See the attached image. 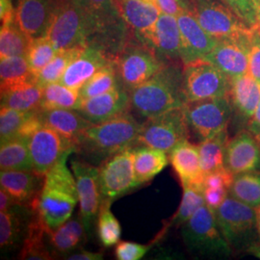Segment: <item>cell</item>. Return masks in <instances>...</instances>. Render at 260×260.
Instances as JSON below:
<instances>
[{
  "instance_id": "cell-45",
  "label": "cell",
  "mask_w": 260,
  "mask_h": 260,
  "mask_svg": "<svg viewBox=\"0 0 260 260\" xmlns=\"http://www.w3.org/2000/svg\"><path fill=\"white\" fill-rule=\"evenodd\" d=\"M248 75L260 81V23L251 28Z\"/></svg>"
},
{
  "instance_id": "cell-28",
  "label": "cell",
  "mask_w": 260,
  "mask_h": 260,
  "mask_svg": "<svg viewBox=\"0 0 260 260\" xmlns=\"http://www.w3.org/2000/svg\"><path fill=\"white\" fill-rule=\"evenodd\" d=\"M167 152L147 146L133 148V166L137 187L149 182L163 171L169 162Z\"/></svg>"
},
{
  "instance_id": "cell-17",
  "label": "cell",
  "mask_w": 260,
  "mask_h": 260,
  "mask_svg": "<svg viewBox=\"0 0 260 260\" xmlns=\"http://www.w3.org/2000/svg\"><path fill=\"white\" fill-rule=\"evenodd\" d=\"M130 109V93L119 86L108 93L81 100L76 110L90 122L101 123L126 114Z\"/></svg>"
},
{
  "instance_id": "cell-20",
  "label": "cell",
  "mask_w": 260,
  "mask_h": 260,
  "mask_svg": "<svg viewBox=\"0 0 260 260\" xmlns=\"http://www.w3.org/2000/svg\"><path fill=\"white\" fill-rule=\"evenodd\" d=\"M148 47L154 50L165 64L176 63L180 59V31L177 17L161 13L152 28Z\"/></svg>"
},
{
  "instance_id": "cell-53",
  "label": "cell",
  "mask_w": 260,
  "mask_h": 260,
  "mask_svg": "<svg viewBox=\"0 0 260 260\" xmlns=\"http://www.w3.org/2000/svg\"><path fill=\"white\" fill-rule=\"evenodd\" d=\"M248 130L251 132V134L256 133L260 130V102L254 111L253 116L251 117V120L247 124Z\"/></svg>"
},
{
  "instance_id": "cell-25",
  "label": "cell",
  "mask_w": 260,
  "mask_h": 260,
  "mask_svg": "<svg viewBox=\"0 0 260 260\" xmlns=\"http://www.w3.org/2000/svg\"><path fill=\"white\" fill-rule=\"evenodd\" d=\"M228 98L235 116L248 124L260 102V83L248 74L231 78Z\"/></svg>"
},
{
  "instance_id": "cell-36",
  "label": "cell",
  "mask_w": 260,
  "mask_h": 260,
  "mask_svg": "<svg viewBox=\"0 0 260 260\" xmlns=\"http://www.w3.org/2000/svg\"><path fill=\"white\" fill-rule=\"evenodd\" d=\"M231 197L251 207L260 205V173L249 172L234 175L230 188Z\"/></svg>"
},
{
  "instance_id": "cell-32",
  "label": "cell",
  "mask_w": 260,
  "mask_h": 260,
  "mask_svg": "<svg viewBox=\"0 0 260 260\" xmlns=\"http://www.w3.org/2000/svg\"><path fill=\"white\" fill-rule=\"evenodd\" d=\"M0 169L1 171L33 170L29 138L16 137L1 144Z\"/></svg>"
},
{
  "instance_id": "cell-51",
  "label": "cell",
  "mask_w": 260,
  "mask_h": 260,
  "mask_svg": "<svg viewBox=\"0 0 260 260\" xmlns=\"http://www.w3.org/2000/svg\"><path fill=\"white\" fill-rule=\"evenodd\" d=\"M65 259L68 260H103V254L101 252L80 251L75 253H70Z\"/></svg>"
},
{
  "instance_id": "cell-35",
  "label": "cell",
  "mask_w": 260,
  "mask_h": 260,
  "mask_svg": "<svg viewBox=\"0 0 260 260\" xmlns=\"http://www.w3.org/2000/svg\"><path fill=\"white\" fill-rule=\"evenodd\" d=\"M121 86L118 76L116 62L103 67L99 72L89 78L80 88L81 100L90 99L103 93H108Z\"/></svg>"
},
{
  "instance_id": "cell-8",
  "label": "cell",
  "mask_w": 260,
  "mask_h": 260,
  "mask_svg": "<svg viewBox=\"0 0 260 260\" xmlns=\"http://www.w3.org/2000/svg\"><path fill=\"white\" fill-rule=\"evenodd\" d=\"M184 106L147 119L142 123L137 146H147L170 152L178 143L188 139L190 129Z\"/></svg>"
},
{
  "instance_id": "cell-16",
  "label": "cell",
  "mask_w": 260,
  "mask_h": 260,
  "mask_svg": "<svg viewBox=\"0 0 260 260\" xmlns=\"http://www.w3.org/2000/svg\"><path fill=\"white\" fill-rule=\"evenodd\" d=\"M180 31V59L182 64L205 59L213 49L217 40L210 36L194 15L184 10L177 16Z\"/></svg>"
},
{
  "instance_id": "cell-50",
  "label": "cell",
  "mask_w": 260,
  "mask_h": 260,
  "mask_svg": "<svg viewBox=\"0 0 260 260\" xmlns=\"http://www.w3.org/2000/svg\"><path fill=\"white\" fill-rule=\"evenodd\" d=\"M16 9L13 7L12 0H0V19L1 25L15 20Z\"/></svg>"
},
{
  "instance_id": "cell-2",
  "label": "cell",
  "mask_w": 260,
  "mask_h": 260,
  "mask_svg": "<svg viewBox=\"0 0 260 260\" xmlns=\"http://www.w3.org/2000/svg\"><path fill=\"white\" fill-rule=\"evenodd\" d=\"M131 108L147 119L185 105L183 69L178 63L163 66L148 81L130 92Z\"/></svg>"
},
{
  "instance_id": "cell-33",
  "label": "cell",
  "mask_w": 260,
  "mask_h": 260,
  "mask_svg": "<svg viewBox=\"0 0 260 260\" xmlns=\"http://www.w3.org/2000/svg\"><path fill=\"white\" fill-rule=\"evenodd\" d=\"M229 142L228 129L223 130L212 138L201 142L199 147L202 171L205 177L224 166L225 149Z\"/></svg>"
},
{
  "instance_id": "cell-37",
  "label": "cell",
  "mask_w": 260,
  "mask_h": 260,
  "mask_svg": "<svg viewBox=\"0 0 260 260\" xmlns=\"http://www.w3.org/2000/svg\"><path fill=\"white\" fill-rule=\"evenodd\" d=\"M85 47H75L58 50L55 57L38 75L37 84L42 88L59 82L68 67L81 54Z\"/></svg>"
},
{
  "instance_id": "cell-6",
  "label": "cell",
  "mask_w": 260,
  "mask_h": 260,
  "mask_svg": "<svg viewBox=\"0 0 260 260\" xmlns=\"http://www.w3.org/2000/svg\"><path fill=\"white\" fill-rule=\"evenodd\" d=\"M189 11L205 31L216 40L249 36L251 28L223 0H190Z\"/></svg>"
},
{
  "instance_id": "cell-1",
  "label": "cell",
  "mask_w": 260,
  "mask_h": 260,
  "mask_svg": "<svg viewBox=\"0 0 260 260\" xmlns=\"http://www.w3.org/2000/svg\"><path fill=\"white\" fill-rule=\"evenodd\" d=\"M142 124L129 112L101 123H92L75 142V152L87 161L102 164L123 149L137 146Z\"/></svg>"
},
{
  "instance_id": "cell-13",
  "label": "cell",
  "mask_w": 260,
  "mask_h": 260,
  "mask_svg": "<svg viewBox=\"0 0 260 260\" xmlns=\"http://www.w3.org/2000/svg\"><path fill=\"white\" fill-rule=\"evenodd\" d=\"M71 168L75 175L80 218L87 234H91L102 205V195L99 184V167L83 160H73Z\"/></svg>"
},
{
  "instance_id": "cell-38",
  "label": "cell",
  "mask_w": 260,
  "mask_h": 260,
  "mask_svg": "<svg viewBox=\"0 0 260 260\" xmlns=\"http://www.w3.org/2000/svg\"><path fill=\"white\" fill-rule=\"evenodd\" d=\"M30 41L17 25L16 20L2 24L0 31V58L26 56Z\"/></svg>"
},
{
  "instance_id": "cell-49",
  "label": "cell",
  "mask_w": 260,
  "mask_h": 260,
  "mask_svg": "<svg viewBox=\"0 0 260 260\" xmlns=\"http://www.w3.org/2000/svg\"><path fill=\"white\" fill-rule=\"evenodd\" d=\"M154 3L161 11V13H165L175 17L186 10L179 2V0H154Z\"/></svg>"
},
{
  "instance_id": "cell-21",
  "label": "cell",
  "mask_w": 260,
  "mask_h": 260,
  "mask_svg": "<svg viewBox=\"0 0 260 260\" xmlns=\"http://www.w3.org/2000/svg\"><path fill=\"white\" fill-rule=\"evenodd\" d=\"M44 178L33 170L1 171L0 184L19 205L34 210L41 193Z\"/></svg>"
},
{
  "instance_id": "cell-18",
  "label": "cell",
  "mask_w": 260,
  "mask_h": 260,
  "mask_svg": "<svg viewBox=\"0 0 260 260\" xmlns=\"http://www.w3.org/2000/svg\"><path fill=\"white\" fill-rule=\"evenodd\" d=\"M224 166L233 175L259 170V144L249 130H242L229 140L225 149Z\"/></svg>"
},
{
  "instance_id": "cell-12",
  "label": "cell",
  "mask_w": 260,
  "mask_h": 260,
  "mask_svg": "<svg viewBox=\"0 0 260 260\" xmlns=\"http://www.w3.org/2000/svg\"><path fill=\"white\" fill-rule=\"evenodd\" d=\"M134 148V147H133ZM133 148L123 149L105 159L99 167L102 203H113L137 188L133 166Z\"/></svg>"
},
{
  "instance_id": "cell-31",
  "label": "cell",
  "mask_w": 260,
  "mask_h": 260,
  "mask_svg": "<svg viewBox=\"0 0 260 260\" xmlns=\"http://www.w3.org/2000/svg\"><path fill=\"white\" fill-rule=\"evenodd\" d=\"M44 88L37 83L21 85L1 91V107L19 111H39Z\"/></svg>"
},
{
  "instance_id": "cell-60",
  "label": "cell",
  "mask_w": 260,
  "mask_h": 260,
  "mask_svg": "<svg viewBox=\"0 0 260 260\" xmlns=\"http://www.w3.org/2000/svg\"><path fill=\"white\" fill-rule=\"evenodd\" d=\"M146 1H149V2H152V3H154V0H146ZM155 4V3H154Z\"/></svg>"
},
{
  "instance_id": "cell-41",
  "label": "cell",
  "mask_w": 260,
  "mask_h": 260,
  "mask_svg": "<svg viewBox=\"0 0 260 260\" xmlns=\"http://www.w3.org/2000/svg\"><path fill=\"white\" fill-rule=\"evenodd\" d=\"M182 200L171 223L175 226L183 225L203 205H205L203 188L193 185H182Z\"/></svg>"
},
{
  "instance_id": "cell-10",
  "label": "cell",
  "mask_w": 260,
  "mask_h": 260,
  "mask_svg": "<svg viewBox=\"0 0 260 260\" xmlns=\"http://www.w3.org/2000/svg\"><path fill=\"white\" fill-rule=\"evenodd\" d=\"M230 78L205 59L183 65V92L186 102L226 96Z\"/></svg>"
},
{
  "instance_id": "cell-11",
  "label": "cell",
  "mask_w": 260,
  "mask_h": 260,
  "mask_svg": "<svg viewBox=\"0 0 260 260\" xmlns=\"http://www.w3.org/2000/svg\"><path fill=\"white\" fill-rule=\"evenodd\" d=\"M164 65L153 49L139 42L127 44L116 60L120 83L128 93L148 81Z\"/></svg>"
},
{
  "instance_id": "cell-40",
  "label": "cell",
  "mask_w": 260,
  "mask_h": 260,
  "mask_svg": "<svg viewBox=\"0 0 260 260\" xmlns=\"http://www.w3.org/2000/svg\"><path fill=\"white\" fill-rule=\"evenodd\" d=\"M17 205L8 211H0V245L2 251H8L19 244L23 233L22 217Z\"/></svg>"
},
{
  "instance_id": "cell-44",
  "label": "cell",
  "mask_w": 260,
  "mask_h": 260,
  "mask_svg": "<svg viewBox=\"0 0 260 260\" xmlns=\"http://www.w3.org/2000/svg\"><path fill=\"white\" fill-rule=\"evenodd\" d=\"M233 12L250 28L260 23V12L252 0H223Z\"/></svg>"
},
{
  "instance_id": "cell-22",
  "label": "cell",
  "mask_w": 260,
  "mask_h": 260,
  "mask_svg": "<svg viewBox=\"0 0 260 260\" xmlns=\"http://www.w3.org/2000/svg\"><path fill=\"white\" fill-rule=\"evenodd\" d=\"M121 17L129 26L136 41L148 47L150 32L161 14L157 6L146 0H115Z\"/></svg>"
},
{
  "instance_id": "cell-42",
  "label": "cell",
  "mask_w": 260,
  "mask_h": 260,
  "mask_svg": "<svg viewBox=\"0 0 260 260\" xmlns=\"http://www.w3.org/2000/svg\"><path fill=\"white\" fill-rule=\"evenodd\" d=\"M57 52L58 50L51 41L46 36L30 41L25 57L31 70L38 76L40 72L55 57Z\"/></svg>"
},
{
  "instance_id": "cell-9",
  "label": "cell",
  "mask_w": 260,
  "mask_h": 260,
  "mask_svg": "<svg viewBox=\"0 0 260 260\" xmlns=\"http://www.w3.org/2000/svg\"><path fill=\"white\" fill-rule=\"evenodd\" d=\"M184 110L189 129L201 142L228 129L233 113L228 95L187 103Z\"/></svg>"
},
{
  "instance_id": "cell-5",
  "label": "cell",
  "mask_w": 260,
  "mask_h": 260,
  "mask_svg": "<svg viewBox=\"0 0 260 260\" xmlns=\"http://www.w3.org/2000/svg\"><path fill=\"white\" fill-rule=\"evenodd\" d=\"M187 250L193 254L211 258H225L232 254V247L224 239L215 214L203 205L181 229Z\"/></svg>"
},
{
  "instance_id": "cell-59",
  "label": "cell",
  "mask_w": 260,
  "mask_h": 260,
  "mask_svg": "<svg viewBox=\"0 0 260 260\" xmlns=\"http://www.w3.org/2000/svg\"><path fill=\"white\" fill-rule=\"evenodd\" d=\"M254 254L259 257L260 258V248H255V251H254Z\"/></svg>"
},
{
  "instance_id": "cell-34",
  "label": "cell",
  "mask_w": 260,
  "mask_h": 260,
  "mask_svg": "<svg viewBox=\"0 0 260 260\" xmlns=\"http://www.w3.org/2000/svg\"><path fill=\"white\" fill-rule=\"evenodd\" d=\"M81 103L78 90L69 88L63 84L56 82L44 87L40 110L47 109H77Z\"/></svg>"
},
{
  "instance_id": "cell-3",
  "label": "cell",
  "mask_w": 260,
  "mask_h": 260,
  "mask_svg": "<svg viewBox=\"0 0 260 260\" xmlns=\"http://www.w3.org/2000/svg\"><path fill=\"white\" fill-rule=\"evenodd\" d=\"M72 153L67 152L45 175L34 209L51 230L72 218L75 206L79 203L75 177L67 167V159Z\"/></svg>"
},
{
  "instance_id": "cell-43",
  "label": "cell",
  "mask_w": 260,
  "mask_h": 260,
  "mask_svg": "<svg viewBox=\"0 0 260 260\" xmlns=\"http://www.w3.org/2000/svg\"><path fill=\"white\" fill-rule=\"evenodd\" d=\"M37 111H19L7 107L0 110V141L1 144L8 140L16 138L19 130L28 119Z\"/></svg>"
},
{
  "instance_id": "cell-48",
  "label": "cell",
  "mask_w": 260,
  "mask_h": 260,
  "mask_svg": "<svg viewBox=\"0 0 260 260\" xmlns=\"http://www.w3.org/2000/svg\"><path fill=\"white\" fill-rule=\"evenodd\" d=\"M204 198L205 205L215 214L217 209L222 205L225 199L228 198L230 190L223 188H213V187H204Z\"/></svg>"
},
{
  "instance_id": "cell-7",
  "label": "cell",
  "mask_w": 260,
  "mask_h": 260,
  "mask_svg": "<svg viewBox=\"0 0 260 260\" xmlns=\"http://www.w3.org/2000/svg\"><path fill=\"white\" fill-rule=\"evenodd\" d=\"M218 226L232 249L251 246L255 238L256 213L253 207L228 197L215 212Z\"/></svg>"
},
{
  "instance_id": "cell-14",
  "label": "cell",
  "mask_w": 260,
  "mask_h": 260,
  "mask_svg": "<svg viewBox=\"0 0 260 260\" xmlns=\"http://www.w3.org/2000/svg\"><path fill=\"white\" fill-rule=\"evenodd\" d=\"M33 171L45 177L67 152H75V146L47 125H42L29 138Z\"/></svg>"
},
{
  "instance_id": "cell-27",
  "label": "cell",
  "mask_w": 260,
  "mask_h": 260,
  "mask_svg": "<svg viewBox=\"0 0 260 260\" xmlns=\"http://www.w3.org/2000/svg\"><path fill=\"white\" fill-rule=\"evenodd\" d=\"M47 228L36 210L33 211L19 254V259H53V251L48 242Z\"/></svg>"
},
{
  "instance_id": "cell-58",
  "label": "cell",
  "mask_w": 260,
  "mask_h": 260,
  "mask_svg": "<svg viewBox=\"0 0 260 260\" xmlns=\"http://www.w3.org/2000/svg\"><path fill=\"white\" fill-rule=\"evenodd\" d=\"M79 2H81L82 4H83L84 6H86V7H88V5H89V0H78Z\"/></svg>"
},
{
  "instance_id": "cell-4",
  "label": "cell",
  "mask_w": 260,
  "mask_h": 260,
  "mask_svg": "<svg viewBox=\"0 0 260 260\" xmlns=\"http://www.w3.org/2000/svg\"><path fill=\"white\" fill-rule=\"evenodd\" d=\"M90 35L88 7L78 0H55L47 37L57 50L86 47Z\"/></svg>"
},
{
  "instance_id": "cell-26",
  "label": "cell",
  "mask_w": 260,
  "mask_h": 260,
  "mask_svg": "<svg viewBox=\"0 0 260 260\" xmlns=\"http://www.w3.org/2000/svg\"><path fill=\"white\" fill-rule=\"evenodd\" d=\"M39 117L44 125L55 130L75 146L76 140L83 130L92 124L75 109L39 110Z\"/></svg>"
},
{
  "instance_id": "cell-30",
  "label": "cell",
  "mask_w": 260,
  "mask_h": 260,
  "mask_svg": "<svg viewBox=\"0 0 260 260\" xmlns=\"http://www.w3.org/2000/svg\"><path fill=\"white\" fill-rule=\"evenodd\" d=\"M37 77L31 70L25 56L7 57L0 61L1 91L21 85L37 83Z\"/></svg>"
},
{
  "instance_id": "cell-19",
  "label": "cell",
  "mask_w": 260,
  "mask_h": 260,
  "mask_svg": "<svg viewBox=\"0 0 260 260\" xmlns=\"http://www.w3.org/2000/svg\"><path fill=\"white\" fill-rule=\"evenodd\" d=\"M54 6L55 0H19L16 23L30 40L46 37Z\"/></svg>"
},
{
  "instance_id": "cell-39",
  "label": "cell",
  "mask_w": 260,
  "mask_h": 260,
  "mask_svg": "<svg viewBox=\"0 0 260 260\" xmlns=\"http://www.w3.org/2000/svg\"><path fill=\"white\" fill-rule=\"evenodd\" d=\"M111 205L107 202L102 203L96 219L98 237L104 248H110L121 240V224L110 210Z\"/></svg>"
},
{
  "instance_id": "cell-47",
  "label": "cell",
  "mask_w": 260,
  "mask_h": 260,
  "mask_svg": "<svg viewBox=\"0 0 260 260\" xmlns=\"http://www.w3.org/2000/svg\"><path fill=\"white\" fill-rule=\"evenodd\" d=\"M234 175L226 169L223 168L217 172L208 175L205 177L204 187H213V188H223L230 190L233 184Z\"/></svg>"
},
{
  "instance_id": "cell-57",
  "label": "cell",
  "mask_w": 260,
  "mask_h": 260,
  "mask_svg": "<svg viewBox=\"0 0 260 260\" xmlns=\"http://www.w3.org/2000/svg\"><path fill=\"white\" fill-rule=\"evenodd\" d=\"M253 1V3L255 4V6H256V8L259 10L260 12V0H252Z\"/></svg>"
},
{
  "instance_id": "cell-24",
  "label": "cell",
  "mask_w": 260,
  "mask_h": 260,
  "mask_svg": "<svg viewBox=\"0 0 260 260\" xmlns=\"http://www.w3.org/2000/svg\"><path fill=\"white\" fill-rule=\"evenodd\" d=\"M169 159L182 185H193L204 189L205 175L202 171L199 147L183 140L169 152Z\"/></svg>"
},
{
  "instance_id": "cell-55",
  "label": "cell",
  "mask_w": 260,
  "mask_h": 260,
  "mask_svg": "<svg viewBox=\"0 0 260 260\" xmlns=\"http://www.w3.org/2000/svg\"><path fill=\"white\" fill-rule=\"evenodd\" d=\"M179 2L182 4V6L185 8L186 10L189 11V6H190V0H179Z\"/></svg>"
},
{
  "instance_id": "cell-15",
  "label": "cell",
  "mask_w": 260,
  "mask_h": 260,
  "mask_svg": "<svg viewBox=\"0 0 260 260\" xmlns=\"http://www.w3.org/2000/svg\"><path fill=\"white\" fill-rule=\"evenodd\" d=\"M250 35L217 40L212 51L205 57V60L216 66L230 79L248 74Z\"/></svg>"
},
{
  "instance_id": "cell-54",
  "label": "cell",
  "mask_w": 260,
  "mask_h": 260,
  "mask_svg": "<svg viewBox=\"0 0 260 260\" xmlns=\"http://www.w3.org/2000/svg\"><path fill=\"white\" fill-rule=\"evenodd\" d=\"M255 213H256V225H257V232L260 235V205L256 207L255 209Z\"/></svg>"
},
{
  "instance_id": "cell-23",
  "label": "cell",
  "mask_w": 260,
  "mask_h": 260,
  "mask_svg": "<svg viewBox=\"0 0 260 260\" xmlns=\"http://www.w3.org/2000/svg\"><path fill=\"white\" fill-rule=\"evenodd\" d=\"M113 62L115 61L102 49L88 45L81 54L68 67L59 83L79 91L84 83L96 72Z\"/></svg>"
},
{
  "instance_id": "cell-61",
  "label": "cell",
  "mask_w": 260,
  "mask_h": 260,
  "mask_svg": "<svg viewBox=\"0 0 260 260\" xmlns=\"http://www.w3.org/2000/svg\"><path fill=\"white\" fill-rule=\"evenodd\" d=\"M259 83H260V81H259Z\"/></svg>"
},
{
  "instance_id": "cell-29",
  "label": "cell",
  "mask_w": 260,
  "mask_h": 260,
  "mask_svg": "<svg viewBox=\"0 0 260 260\" xmlns=\"http://www.w3.org/2000/svg\"><path fill=\"white\" fill-rule=\"evenodd\" d=\"M87 232L81 218L69 219L57 229H48V242L53 252L68 254L80 248L86 241Z\"/></svg>"
},
{
  "instance_id": "cell-52",
  "label": "cell",
  "mask_w": 260,
  "mask_h": 260,
  "mask_svg": "<svg viewBox=\"0 0 260 260\" xmlns=\"http://www.w3.org/2000/svg\"><path fill=\"white\" fill-rule=\"evenodd\" d=\"M19 205L9 193L3 188L0 189V211H8Z\"/></svg>"
},
{
  "instance_id": "cell-56",
  "label": "cell",
  "mask_w": 260,
  "mask_h": 260,
  "mask_svg": "<svg viewBox=\"0 0 260 260\" xmlns=\"http://www.w3.org/2000/svg\"><path fill=\"white\" fill-rule=\"evenodd\" d=\"M253 136H254V138L256 139V141H257V143L259 144V147H260V130L259 131H257L256 133H254V134H252Z\"/></svg>"
},
{
  "instance_id": "cell-46",
  "label": "cell",
  "mask_w": 260,
  "mask_h": 260,
  "mask_svg": "<svg viewBox=\"0 0 260 260\" xmlns=\"http://www.w3.org/2000/svg\"><path fill=\"white\" fill-rule=\"evenodd\" d=\"M150 245H142L133 242H119L116 247V258L119 260H139L150 250Z\"/></svg>"
}]
</instances>
